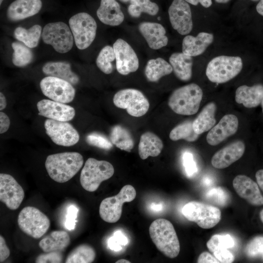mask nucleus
Returning <instances> with one entry per match:
<instances>
[{
    "label": "nucleus",
    "mask_w": 263,
    "mask_h": 263,
    "mask_svg": "<svg viewBox=\"0 0 263 263\" xmlns=\"http://www.w3.org/2000/svg\"><path fill=\"white\" fill-rule=\"evenodd\" d=\"M173 71L170 64L161 57L149 60L145 69L147 79L152 82L158 81L162 77Z\"/></svg>",
    "instance_id": "31"
},
{
    "label": "nucleus",
    "mask_w": 263,
    "mask_h": 263,
    "mask_svg": "<svg viewBox=\"0 0 263 263\" xmlns=\"http://www.w3.org/2000/svg\"><path fill=\"white\" fill-rule=\"evenodd\" d=\"M235 242L233 237L228 234H214L207 243L209 251L213 253L222 249H229L233 247Z\"/></svg>",
    "instance_id": "39"
},
{
    "label": "nucleus",
    "mask_w": 263,
    "mask_h": 263,
    "mask_svg": "<svg viewBox=\"0 0 263 263\" xmlns=\"http://www.w3.org/2000/svg\"><path fill=\"white\" fill-rule=\"evenodd\" d=\"M10 251L6 245L4 238L0 235V262L2 263L8 258Z\"/></svg>",
    "instance_id": "48"
},
{
    "label": "nucleus",
    "mask_w": 263,
    "mask_h": 263,
    "mask_svg": "<svg viewBox=\"0 0 263 263\" xmlns=\"http://www.w3.org/2000/svg\"><path fill=\"white\" fill-rule=\"evenodd\" d=\"M44 43L51 45L59 53H66L73 47L74 38L70 28L64 22L58 21L47 24L41 34Z\"/></svg>",
    "instance_id": "10"
},
{
    "label": "nucleus",
    "mask_w": 263,
    "mask_h": 263,
    "mask_svg": "<svg viewBox=\"0 0 263 263\" xmlns=\"http://www.w3.org/2000/svg\"><path fill=\"white\" fill-rule=\"evenodd\" d=\"M169 19L173 28L181 35L189 34L193 22L190 7L185 0H173L168 10Z\"/></svg>",
    "instance_id": "14"
},
{
    "label": "nucleus",
    "mask_w": 263,
    "mask_h": 263,
    "mask_svg": "<svg viewBox=\"0 0 263 263\" xmlns=\"http://www.w3.org/2000/svg\"><path fill=\"white\" fill-rule=\"evenodd\" d=\"M4 0H0V4H1L2 2Z\"/></svg>",
    "instance_id": "60"
},
{
    "label": "nucleus",
    "mask_w": 263,
    "mask_h": 263,
    "mask_svg": "<svg viewBox=\"0 0 263 263\" xmlns=\"http://www.w3.org/2000/svg\"><path fill=\"white\" fill-rule=\"evenodd\" d=\"M245 145L241 141H236L217 151L212 156V166L218 169L226 168L242 157Z\"/></svg>",
    "instance_id": "20"
},
{
    "label": "nucleus",
    "mask_w": 263,
    "mask_h": 263,
    "mask_svg": "<svg viewBox=\"0 0 263 263\" xmlns=\"http://www.w3.org/2000/svg\"><path fill=\"white\" fill-rule=\"evenodd\" d=\"M169 62L176 76L183 81H188L192 76L193 58L184 53H173L169 58Z\"/></svg>",
    "instance_id": "27"
},
{
    "label": "nucleus",
    "mask_w": 263,
    "mask_h": 263,
    "mask_svg": "<svg viewBox=\"0 0 263 263\" xmlns=\"http://www.w3.org/2000/svg\"><path fill=\"white\" fill-rule=\"evenodd\" d=\"M213 35L207 32H200L196 36H186L182 42V52L196 56L203 54L213 41Z\"/></svg>",
    "instance_id": "24"
},
{
    "label": "nucleus",
    "mask_w": 263,
    "mask_h": 263,
    "mask_svg": "<svg viewBox=\"0 0 263 263\" xmlns=\"http://www.w3.org/2000/svg\"><path fill=\"white\" fill-rule=\"evenodd\" d=\"M42 70L48 76L65 80L73 85L77 84L79 78L71 70V64L66 61H49L43 66Z\"/></svg>",
    "instance_id": "26"
},
{
    "label": "nucleus",
    "mask_w": 263,
    "mask_h": 263,
    "mask_svg": "<svg viewBox=\"0 0 263 263\" xmlns=\"http://www.w3.org/2000/svg\"><path fill=\"white\" fill-rule=\"evenodd\" d=\"M183 159L187 174L188 175L194 174L197 171V168L192 154L188 152H186L183 154Z\"/></svg>",
    "instance_id": "45"
},
{
    "label": "nucleus",
    "mask_w": 263,
    "mask_h": 263,
    "mask_svg": "<svg viewBox=\"0 0 263 263\" xmlns=\"http://www.w3.org/2000/svg\"><path fill=\"white\" fill-rule=\"evenodd\" d=\"M182 212L188 221L196 223L203 229L215 226L221 219L219 208L198 201L188 202L183 207Z\"/></svg>",
    "instance_id": "6"
},
{
    "label": "nucleus",
    "mask_w": 263,
    "mask_h": 263,
    "mask_svg": "<svg viewBox=\"0 0 263 263\" xmlns=\"http://www.w3.org/2000/svg\"><path fill=\"white\" fill-rule=\"evenodd\" d=\"M127 242L126 237L120 231H117L109 239L108 245L111 249L117 251L120 250L121 245L126 244Z\"/></svg>",
    "instance_id": "44"
},
{
    "label": "nucleus",
    "mask_w": 263,
    "mask_h": 263,
    "mask_svg": "<svg viewBox=\"0 0 263 263\" xmlns=\"http://www.w3.org/2000/svg\"><path fill=\"white\" fill-rule=\"evenodd\" d=\"M41 34L42 28L38 24L34 25L28 29L18 27L14 32L15 38L30 48L38 46Z\"/></svg>",
    "instance_id": "32"
},
{
    "label": "nucleus",
    "mask_w": 263,
    "mask_h": 263,
    "mask_svg": "<svg viewBox=\"0 0 263 263\" xmlns=\"http://www.w3.org/2000/svg\"><path fill=\"white\" fill-rule=\"evenodd\" d=\"M46 133L56 145L69 147L76 144L79 135L74 127L67 121L47 119L44 122Z\"/></svg>",
    "instance_id": "13"
},
{
    "label": "nucleus",
    "mask_w": 263,
    "mask_h": 263,
    "mask_svg": "<svg viewBox=\"0 0 263 263\" xmlns=\"http://www.w3.org/2000/svg\"><path fill=\"white\" fill-rule=\"evenodd\" d=\"M113 102L119 108L125 109L128 114L140 117L148 111L150 103L144 94L134 89H123L114 95Z\"/></svg>",
    "instance_id": "11"
},
{
    "label": "nucleus",
    "mask_w": 263,
    "mask_h": 263,
    "mask_svg": "<svg viewBox=\"0 0 263 263\" xmlns=\"http://www.w3.org/2000/svg\"><path fill=\"white\" fill-rule=\"evenodd\" d=\"M232 185L237 194L254 206L263 205V196L254 181L244 175H238L233 179Z\"/></svg>",
    "instance_id": "18"
},
{
    "label": "nucleus",
    "mask_w": 263,
    "mask_h": 263,
    "mask_svg": "<svg viewBox=\"0 0 263 263\" xmlns=\"http://www.w3.org/2000/svg\"><path fill=\"white\" fill-rule=\"evenodd\" d=\"M226 192L222 188L218 187L216 188H213L210 190H209L207 194L208 198L210 197L215 196V198L212 199L211 200L218 202L217 203L222 205L223 204H225V201L221 199V197L225 199L226 197Z\"/></svg>",
    "instance_id": "47"
},
{
    "label": "nucleus",
    "mask_w": 263,
    "mask_h": 263,
    "mask_svg": "<svg viewBox=\"0 0 263 263\" xmlns=\"http://www.w3.org/2000/svg\"><path fill=\"white\" fill-rule=\"evenodd\" d=\"M197 262L198 263H220L214 255L208 252H203L199 256Z\"/></svg>",
    "instance_id": "49"
},
{
    "label": "nucleus",
    "mask_w": 263,
    "mask_h": 263,
    "mask_svg": "<svg viewBox=\"0 0 263 263\" xmlns=\"http://www.w3.org/2000/svg\"><path fill=\"white\" fill-rule=\"evenodd\" d=\"M158 11V5L150 0H131L128 8L129 15L136 18H139L142 13L155 16Z\"/></svg>",
    "instance_id": "35"
},
{
    "label": "nucleus",
    "mask_w": 263,
    "mask_h": 263,
    "mask_svg": "<svg viewBox=\"0 0 263 263\" xmlns=\"http://www.w3.org/2000/svg\"><path fill=\"white\" fill-rule=\"evenodd\" d=\"M96 257L94 248L89 244H81L74 248L67 257L66 263H91Z\"/></svg>",
    "instance_id": "34"
},
{
    "label": "nucleus",
    "mask_w": 263,
    "mask_h": 263,
    "mask_svg": "<svg viewBox=\"0 0 263 263\" xmlns=\"http://www.w3.org/2000/svg\"><path fill=\"white\" fill-rule=\"evenodd\" d=\"M37 107L38 115L57 121L71 120L75 114L73 107L53 100H41L37 103Z\"/></svg>",
    "instance_id": "17"
},
{
    "label": "nucleus",
    "mask_w": 263,
    "mask_h": 263,
    "mask_svg": "<svg viewBox=\"0 0 263 263\" xmlns=\"http://www.w3.org/2000/svg\"><path fill=\"white\" fill-rule=\"evenodd\" d=\"M83 158L77 152H64L49 155L45 166L52 179L59 183H65L72 179L83 164Z\"/></svg>",
    "instance_id": "1"
},
{
    "label": "nucleus",
    "mask_w": 263,
    "mask_h": 263,
    "mask_svg": "<svg viewBox=\"0 0 263 263\" xmlns=\"http://www.w3.org/2000/svg\"><path fill=\"white\" fill-rule=\"evenodd\" d=\"M191 121H185L175 127L170 132L169 137L172 141L184 139L188 142L196 141L199 134L194 131Z\"/></svg>",
    "instance_id": "37"
},
{
    "label": "nucleus",
    "mask_w": 263,
    "mask_h": 263,
    "mask_svg": "<svg viewBox=\"0 0 263 263\" xmlns=\"http://www.w3.org/2000/svg\"><path fill=\"white\" fill-rule=\"evenodd\" d=\"M216 109L217 106L215 103H208L193 121V128L197 134L200 135L210 130L214 126L216 122L215 118Z\"/></svg>",
    "instance_id": "30"
},
{
    "label": "nucleus",
    "mask_w": 263,
    "mask_h": 263,
    "mask_svg": "<svg viewBox=\"0 0 263 263\" xmlns=\"http://www.w3.org/2000/svg\"><path fill=\"white\" fill-rule=\"evenodd\" d=\"M150 236L157 248L167 257H176L180 250L179 241L172 223L164 218L154 221L149 227Z\"/></svg>",
    "instance_id": "2"
},
{
    "label": "nucleus",
    "mask_w": 263,
    "mask_h": 263,
    "mask_svg": "<svg viewBox=\"0 0 263 263\" xmlns=\"http://www.w3.org/2000/svg\"><path fill=\"white\" fill-rule=\"evenodd\" d=\"M69 24L76 47L80 50L89 47L96 36L94 19L87 13H79L70 19Z\"/></svg>",
    "instance_id": "7"
},
{
    "label": "nucleus",
    "mask_w": 263,
    "mask_h": 263,
    "mask_svg": "<svg viewBox=\"0 0 263 263\" xmlns=\"http://www.w3.org/2000/svg\"><path fill=\"white\" fill-rule=\"evenodd\" d=\"M136 194L134 187L127 185L123 187L116 195L103 199L99 209L101 219L109 223L117 222L121 217L123 204L133 201Z\"/></svg>",
    "instance_id": "9"
},
{
    "label": "nucleus",
    "mask_w": 263,
    "mask_h": 263,
    "mask_svg": "<svg viewBox=\"0 0 263 263\" xmlns=\"http://www.w3.org/2000/svg\"><path fill=\"white\" fill-rule=\"evenodd\" d=\"M63 255L61 252L54 251L47 252L38 255L36 260L37 263H59L63 261Z\"/></svg>",
    "instance_id": "42"
},
{
    "label": "nucleus",
    "mask_w": 263,
    "mask_h": 263,
    "mask_svg": "<svg viewBox=\"0 0 263 263\" xmlns=\"http://www.w3.org/2000/svg\"><path fill=\"white\" fill-rule=\"evenodd\" d=\"M116 263H130L131 262H130L128 260H125V259H120L117 260L116 262Z\"/></svg>",
    "instance_id": "55"
},
{
    "label": "nucleus",
    "mask_w": 263,
    "mask_h": 263,
    "mask_svg": "<svg viewBox=\"0 0 263 263\" xmlns=\"http://www.w3.org/2000/svg\"><path fill=\"white\" fill-rule=\"evenodd\" d=\"M40 87L44 95L63 103L72 102L75 94V90L71 83L56 77H45L40 82Z\"/></svg>",
    "instance_id": "12"
},
{
    "label": "nucleus",
    "mask_w": 263,
    "mask_h": 263,
    "mask_svg": "<svg viewBox=\"0 0 263 263\" xmlns=\"http://www.w3.org/2000/svg\"><path fill=\"white\" fill-rule=\"evenodd\" d=\"M7 105L6 100L4 94L0 92V110L2 111L5 109Z\"/></svg>",
    "instance_id": "53"
},
{
    "label": "nucleus",
    "mask_w": 263,
    "mask_h": 263,
    "mask_svg": "<svg viewBox=\"0 0 263 263\" xmlns=\"http://www.w3.org/2000/svg\"><path fill=\"white\" fill-rule=\"evenodd\" d=\"M203 98V91L195 83L175 90L170 95L168 105L176 113L190 115L197 113Z\"/></svg>",
    "instance_id": "3"
},
{
    "label": "nucleus",
    "mask_w": 263,
    "mask_h": 263,
    "mask_svg": "<svg viewBox=\"0 0 263 263\" xmlns=\"http://www.w3.org/2000/svg\"><path fill=\"white\" fill-rule=\"evenodd\" d=\"M244 253L249 258L263 260V236H257L251 239L245 245Z\"/></svg>",
    "instance_id": "40"
},
{
    "label": "nucleus",
    "mask_w": 263,
    "mask_h": 263,
    "mask_svg": "<svg viewBox=\"0 0 263 263\" xmlns=\"http://www.w3.org/2000/svg\"><path fill=\"white\" fill-rule=\"evenodd\" d=\"M215 1L219 3H225L229 1L230 0H215Z\"/></svg>",
    "instance_id": "56"
},
{
    "label": "nucleus",
    "mask_w": 263,
    "mask_h": 263,
    "mask_svg": "<svg viewBox=\"0 0 263 263\" xmlns=\"http://www.w3.org/2000/svg\"><path fill=\"white\" fill-rule=\"evenodd\" d=\"M114 172V168L110 162L89 158L81 171V185L88 191H94L103 181L110 178Z\"/></svg>",
    "instance_id": "5"
},
{
    "label": "nucleus",
    "mask_w": 263,
    "mask_h": 263,
    "mask_svg": "<svg viewBox=\"0 0 263 263\" xmlns=\"http://www.w3.org/2000/svg\"><path fill=\"white\" fill-rule=\"evenodd\" d=\"M257 183L263 192V169L258 170L255 174Z\"/></svg>",
    "instance_id": "52"
},
{
    "label": "nucleus",
    "mask_w": 263,
    "mask_h": 263,
    "mask_svg": "<svg viewBox=\"0 0 263 263\" xmlns=\"http://www.w3.org/2000/svg\"><path fill=\"white\" fill-rule=\"evenodd\" d=\"M115 59L113 47L107 45L103 47L96 59L98 68L104 73L110 74L113 70V62Z\"/></svg>",
    "instance_id": "38"
},
{
    "label": "nucleus",
    "mask_w": 263,
    "mask_h": 263,
    "mask_svg": "<svg viewBox=\"0 0 263 263\" xmlns=\"http://www.w3.org/2000/svg\"><path fill=\"white\" fill-rule=\"evenodd\" d=\"M242 68V60L239 56H220L209 62L206 74L211 82L224 83L237 76Z\"/></svg>",
    "instance_id": "4"
},
{
    "label": "nucleus",
    "mask_w": 263,
    "mask_h": 263,
    "mask_svg": "<svg viewBox=\"0 0 263 263\" xmlns=\"http://www.w3.org/2000/svg\"><path fill=\"white\" fill-rule=\"evenodd\" d=\"M261 106H262V112H263V98H262V102H261Z\"/></svg>",
    "instance_id": "59"
},
{
    "label": "nucleus",
    "mask_w": 263,
    "mask_h": 263,
    "mask_svg": "<svg viewBox=\"0 0 263 263\" xmlns=\"http://www.w3.org/2000/svg\"><path fill=\"white\" fill-rule=\"evenodd\" d=\"M119 0L122 2L126 3V2H130L131 0Z\"/></svg>",
    "instance_id": "58"
},
{
    "label": "nucleus",
    "mask_w": 263,
    "mask_h": 263,
    "mask_svg": "<svg viewBox=\"0 0 263 263\" xmlns=\"http://www.w3.org/2000/svg\"><path fill=\"white\" fill-rule=\"evenodd\" d=\"M256 10L261 15L263 16V0H260L256 6Z\"/></svg>",
    "instance_id": "54"
},
{
    "label": "nucleus",
    "mask_w": 263,
    "mask_h": 263,
    "mask_svg": "<svg viewBox=\"0 0 263 263\" xmlns=\"http://www.w3.org/2000/svg\"><path fill=\"white\" fill-rule=\"evenodd\" d=\"M213 255L222 263H231L234 262L235 257L228 249H222L215 251Z\"/></svg>",
    "instance_id": "46"
},
{
    "label": "nucleus",
    "mask_w": 263,
    "mask_h": 263,
    "mask_svg": "<svg viewBox=\"0 0 263 263\" xmlns=\"http://www.w3.org/2000/svg\"><path fill=\"white\" fill-rule=\"evenodd\" d=\"M96 15L102 23L113 26L120 25L124 19L120 6L115 0H101Z\"/></svg>",
    "instance_id": "23"
},
{
    "label": "nucleus",
    "mask_w": 263,
    "mask_h": 263,
    "mask_svg": "<svg viewBox=\"0 0 263 263\" xmlns=\"http://www.w3.org/2000/svg\"><path fill=\"white\" fill-rule=\"evenodd\" d=\"M78 211V208L74 205H71L68 208L64 224L67 229L73 230L75 228Z\"/></svg>",
    "instance_id": "43"
},
{
    "label": "nucleus",
    "mask_w": 263,
    "mask_h": 263,
    "mask_svg": "<svg viewBox=\"0 0 263 263\" xmlns=\"http://www.w3.org/2000/svg\"><path fill=\"white\" fill-rule=\"evenodd\" d=\"M70 243L68 233L64 230H56L50 232L42 238L39 246L45 253L64 251Z\"/></svg>",
    "instance_id": "28"
},
{
    "label": "nucleus",
    "mask_w": 263,
    "mask_h": 263,
    "mask_svg": "<svg viewBox=\"0 0 263 263\" xmlns=\"http://www.w3.org/2000/svg\"><path fill=\"white\" fill-rule=\"evenodd\" d=\"M110 140L117 148L126 151L130 152L134 147V141L130 132L120 125L113 127Z\"/></svg>",
    "instance_id": "33"
},
{
    "label": "nucleus",
    "mask_w": 263,
    "mask_h": 263,
    "mask_svg": "<svg viewBox=\"0 0 263 263\" xmlns=\"http://www.w3.org/2000/svg\"><path fill=\"white\" fill-rule=\"evenodd\" d=\"M116 68L118 72L127 75L135 72L139 67L138 57L132 47L124 40L117 39L113 45Z\"/></svg>",
    "instance_id": "15"
},
{
    "label": "nucleus",
    "mask_w": 263,
    "mask_h": 263,
    "mask_svg": "<svg viewBox=\"0 0 263 263\" xmlns=\"http://www.w3.org/2000/svg\"><path fill=\"white\" fill-rule=\"evenodd\" d=\"M10 125L9 117L3 112L0 113V133H3L7 132Z\"/></svg>",
    "instance_id": "50"
},
{
    "label": "nucleus",
    "mask_w": 263,
    "mask_h": 263,
    "mask_svg": "<svg viewBox=\"0 0 263 263\" xmlns=\"http://www.w3.org/2000/svg\"><path fill=\"white\" fill-rule=\"evenodd\" d=\"M18 224L20 230L35 239L43 236L48 230L50 221L39 209L34 207H26L19 212Z\"/></svg>",
    "instance_id": "8"
},
{
    "label": "nucleus",
    "mask_w": 263,
    "mask_h": 263,
    "mask_svg": "<svg viewBox=\"0 0 263 263\" xmlns=\"http://www.w3.org/2000/svg\"><path fill=\"white\" fill-rule=\"evenodd\" d=\"M86 141L91 146L105 150H110L113 146V143L106 136L97 132H93L87 135Z\"/></svg>",
    "instance_id": "41"
},
{
    "label": "nucleus",
    "mask_w": 263,
    "mask_h": 263,
    "mask_svg": "<svg viewBox=\"0 0 263 263\" xmlns=\"http://www.w3.org/2000/svg\"><path fill=\"white\" fill-rule=\"evenodd\" d=\"M239 122L234 114L224 115L218 123L211 128L208 132L206 140L208 144L216 146L237 131Z\"/></svg>",
    "instance_id": "19"
},
{
    "label": "nucleus",
    "mask_w": 263,
    "mask_h": 263,
    "mask_svg": "<svg viewBox=\"0 0 263 263\" xmlns=\"http://www.w3.org/2000/svg\"><path fill=\"white\" fill-rule=\"evenodd\" d=\"M163 148L161 139L154 133L147 132L142 134L138 145V153L140 158L147 159L149 156L156 157L160 154Z\"/></svg>",
    "instance_id": "29"
},
{
    "label": "nucleus",
    "mask_w": 263,
    "mask_h": 263,
    "mask_svg": "<svg viewBox=\"0 0 263 263\" xmlns=\"http://www.w3.org/2000/svg\"><path fill=\"white\" fill-rule=\"evenodd\" d=\"M158 19H159V20L160 19V17H158Z\"/></svg>",
    "instance_id": "62"
},
{
    "label": "nucleus",
    "mask_w": 263,
    "mask_h": 263,
    "mask_svg": "<svg viewBox=\"0 0 263 263\" xmlns=\"http://www.w3.org/2000/svg\"><path fill=\"white\" fill-rule=\"evenodd\" d=\"M263 96V85L260 84L252 86L242 85L235 92V101L247 108H255L261 104Z\"/></svg>",
    "instance_id": "25"
},
{
    "label": "nucleus",
    "mask_w": 263,
    "mask_h": 263,
    "mask_svg": "<svg viewBox=\"0 0 263 263\" xmlns=\"http://www.w3.org/2000/svg\"><path fill=\"white\" fill-rule=\"evenodd\" d=\"M24 197L21 186L11 175L0 174V201L11 210L19 208Z\"/></svg>",
    "instance_id": "16"
},
{
    "label": "nucleus",
    "mask_w": 263,
    "mask_h": 263,
    "mask_svg": "<svg viewBox=\"0 0 263 263\" xmlns=\"http://www.w3.org/2000/svg\"><path fill=\"white\" fill-rule=\"evenodd\" d=\"M260 218L262 222L263 223V209H262L260 212Z\"/></svg>",
    "instance_id": "57"
},
{
    "label": "nucleus",
    "mask_w": 263,
    "mask_h": 263,
    "mask_svg": "<svg viewBox=\"0 0 263 263\" xmlns=\"http://www.w3.org/2000/svg\"><path fill=\"white\" fill-rule=\"evenodd\" d=\"M138 29L150 48L157 50L167 45L168 38L166 30L161 24L143 22L140 23Z\"/></svg>",
    "instance_id": "21"
},
{
    "label": "nucleus",
    "mask_w": 263,
    "mask_h": 263,
    "mask_svg": "<svg viewBox=\"0 0 263 263\" xmlns=\"http://www.w3.org/2000/svg\"><path fill=\"white\" fill-rule=\"evenodd\" d=\"M188 3L193 5H197L200 3L205 8L209 7L212 4V0H185Z\"/></svg>",
    "instance_id": "51"
},
{
    "label": "nucleus",
    "mask_w": 263,
    "mask_h": 263,
    "mask_svg": "<svg viewBox=\"0 0 263 263\" xmlns=\"http://www.w3.org/2000/svg\"><path fill=\"white\" fill-rule=\"evenodd\" d=\"M13 49V63L17 67H24L30 64L33 59V54L29 47L21 42L15 41L12 43Z\"/></svg>",
    "instance_id": "36"
},
{
    "label": "nucleus",
    "mask_w": 263,
    "mask_h": 263,
    "mask_svg": "<svg viewBox=\"0 0 263 263\" xmlns=\"http://www.w3.org/2000/svg\"><path fill=\"white\" fill-rule=\"evenodd\" d=\"M251 0L254 1H258V0Z\"/></svg>",
    "instance_id": "61"
},
{
    "label": "nucleus",
    "mask_w": 263,
    "mask_h": 263,
    "mask_svg": "<svg viewBox=\"0 0 263 263\" xmlns=\"http://www.w3.org/2000/svg\"><path fill=\"white\" fill-rule=\"evenodd\" d=\"M41 7V0H16L8 7L7 17L11 21H19L37 14Z\"/></svg>",
    "instance_id": "22"
}]
</instances>
